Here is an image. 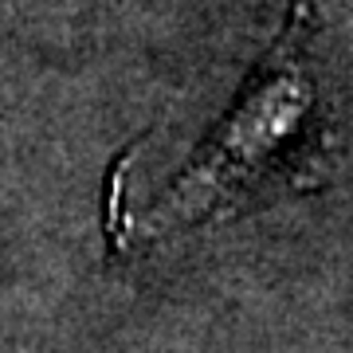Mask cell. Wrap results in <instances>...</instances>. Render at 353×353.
<instances>
[{
	"label": "cell",
	"instance_id": "cell-1",
	"mask_svg": "<svg viewBox=\"0 0 353 353\" xmlns=\"http://www.w3.org/2000/svg\"><path fill=\"white\" fill-rule=\"evenodd\" d=\"M330 118L314 75V0H294L259 67L176 176L118 228V248L150 252L165 240L314 196L330 185Z\"/></svg>",
	"mask_w": 353,
	"mask_h": 353
}]
</instances>
